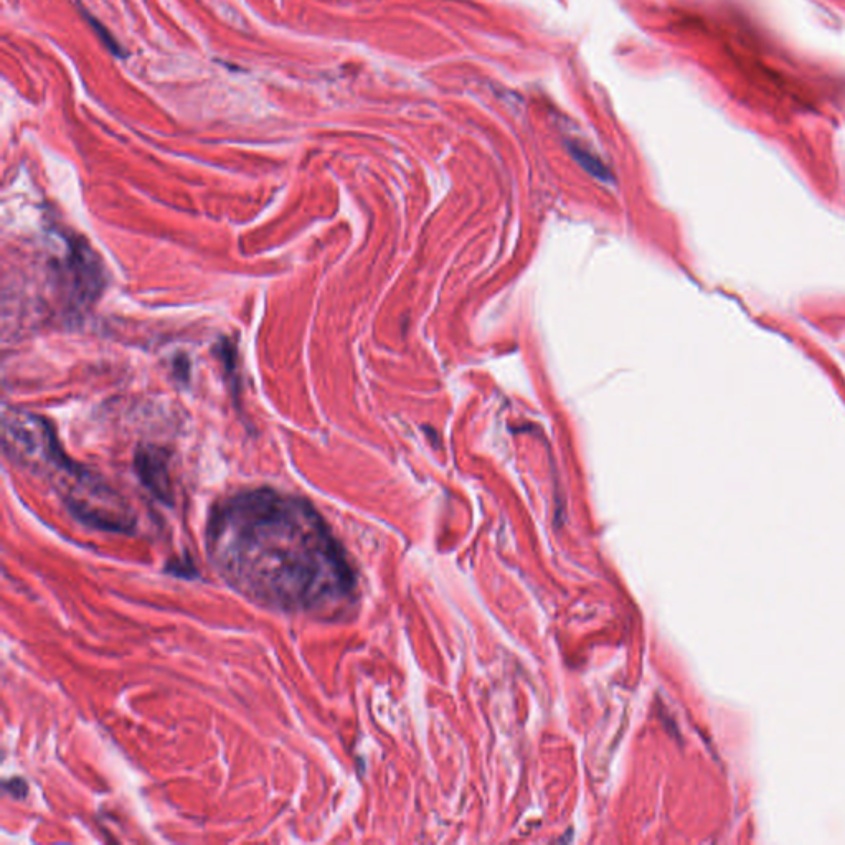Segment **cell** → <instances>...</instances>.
Returning <instances> with one entry per match:
<instances>
[{"label":"cell","mask_w":845,"mask_h":845,"mask_svg":"<svg viewBox=\"0 0 845 845\" xmlns=\"http://www.w3.org/2000/svg\"><path fill=\"white\" fill-rule=\"evenodd\" d=\"M5 451L38 474H47L70 514L93 529L131 534L136 517L128 502L100 477L71 463L52 430L37 416L20 413L10 421Z\"/></svg>","instance_id":"cell-2"},{"label":"cell","mask_w":845,"mask_h":845,"mask_svg":"<svg viewBox=\"0 0 845 845\" xmlns=\"http://www.w3.org/2000/svg\"><path fill=\"white\" fill-rule=\"evenodd\" d=\"M4 789L10 796H14L15 799H22L27 796L29 786H27V783L22 778H12L9 781H5Z\"/></svg>","instance_id":"cell-5"},{"label":"cell","mask_w":845,"mask_h":845,"mask_svg":"<svg viewBox=\"0 0 845 845\" xmlns=\"http://www.w3.org/2000/svg\"><path fill=\"white\" fill-rule=\"evenodd\" d=\"M137 476L142 484L164 504H172V479L169 473V456L156 446H144L136 454Z\"/></svg>","instance_id":"cell-3"},{"label":"cell","mask_w":845,"mask_h":845,"mask_svg":"<svg viewBox=\"0 0 845 845\" xmlns=\"http://www.w3.org/2000/svg\"><path fill=\"white\" fill-rule=\"evenodd\" d=\"M573 154H575L576 159L580 161L581 166L585 167L586 170H590L591 174L596 175V177H601V179H605L606 175H608L606 174L605 167L601 166L600 162L593 161V159H591L588 154H585V152H580L578 149H575Z\"/></svg>","instance_id":"cell-4"},{"label":"cell","mask_w":845,"mask_h":845,"mask_svg":"<svg viewBox=\"0 0 845 845\" xmlns=\"http://www.w3.org/2000/svg\"><path fill=\"white\" fill-rule=\"evenodd\" d=\"M205 550L223 583L260 608L334 618L354 605L344 548L303 497L260 487L217 502Z\"/></svg>","instance_id":"cell-1"}]
</instances>
